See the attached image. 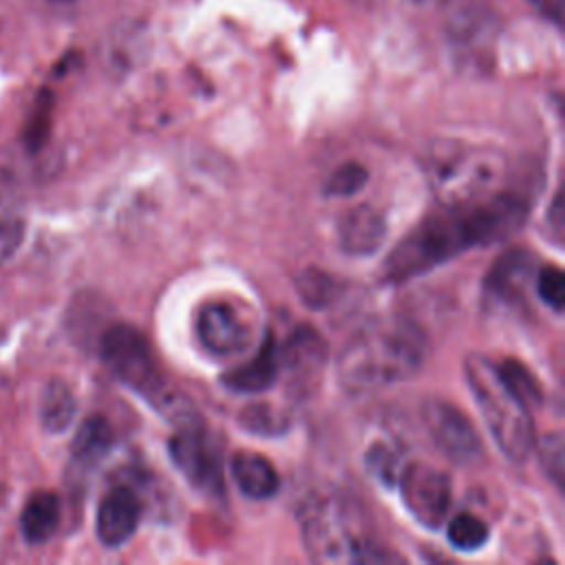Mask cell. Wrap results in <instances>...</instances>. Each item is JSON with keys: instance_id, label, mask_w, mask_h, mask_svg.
Segmentation results:
<instances>
[{"instance_id": "1", "label": "cell", "mask_w": 565, "mask_h": 565, "mask_svg": "<svg viewBox=\"0 0 565 565\" xmlns=\"http://www.w3.org/2000/svg\"><path fill=\"white\" fill-rule=\"evenodd\" d=\"M428 358V340L411 318H382L358 331L340 351L338 375L349 391H371L415 377Z\"/></svg>"}, {"instance_id": "2", "label": "cell", "mask_w": 565, "mask_h": 565, "mask_svg": "<svg viewBox=\"0 0 565 565\" xmlns=\"http://www.w3.org/2000/svg\"><path fill=\"white\" fill-rule=\"evenodd\" d=\"M300 539L316 563L388 561L375 543L364 510L338 490L311 492L298 508Z\"/></svg>"}, {"instance_id": "3", "label": "cell", "mask_w": 565, "mask_h": 565, "mask_svg": "<svg viewBox=\"0 0 565 565\" xmlns=\"http://www.w3.org/2000/svg\"><path fill=\"white\" fill-rule=\"evenodd\" d=\"M99 353L119 382L141 393L157 411L172 419L177 428L201 422L192 404L166 386L154 351L137 327L126 322L108 327L99 340Z\"/></svg>"}, {"instance_id": "4", "label": "cell", "mask_w": 565, "mask_h": 565, "mask_svg": "<svg viewBox=\"0 0 565 565\" xmlns=\"http://www.w3.org/2000/svg\"><path fill=\"white\" fill-rule=\"evenodd\" d=\"M463 375L499 450L510 461L523 463L534 448L530 408L505 386L490 358L481 353L466 355Z\"/></svg>"}, {"instance_id": "5", "label": "cell", "mask_w": 565, "mask_h": 565, "mask_svg": "<svg viewBox=\"0 0 565 565\" xmlns=\"http://www.w3.org/2000/svg\"><path fill=\"white\" fill-rule=\"evenodd\" d=\"M430 185L444 207H466L499 192L508 161L494 148L437 143L426 159Z\"/></svg>"}, {"instance_id": "6", "label": "cell", "mask_w": 565, "mask_h": 565, "mask_svg": "<svg viewBox=\"0 0 565 565\" xmlns=\"http://www.w3.org/2000/svg\"><path fill=\"white\" fill-rule=\"evenodd\" d=\"M479 247V234L468 207H446L413 230L384 263V278L404 282L422 276L457 254Z\"/></svg>"}, {"instance_id": "7", "label": "cell", "mask_w": 565, "mask_h": 565, "mask_svg": "<svg viewBox=\"0 0 565 565\" xmlns=\"http://www.w3.org/2000/svg\"><path fill=\"white\" fill-rule=\"evenodd\" d=\"M168 448L174 466L194 488L212 497L225 492L221 455L201 422L177 428Z\"/></svg>"}, {"instance_id": "8", "label": "cell", "mask_w": 565, "mask_h": 565, "mask_svg": "<svg viewBox=\"0 0 565 565\" xmlns=\"http://www.w3.org/2000/svg\"><path fill=\"white\" fill-rule=\"evenodd\" d=\"M399 494L411 516L428 530H439L448 516L452 490L450 479L435 466L413 461L397 475Z\"/></svg>"}, {"instance_id": "9", "label": "cell", "mask_w": 565, "mask_h": 565, "mask_svg": "<svg viewBox=\"0 0 565 565\" xmlns=\"http://www.w3.org/2000/svg\"><path fill=\"white\" fill-rule=\"evenodd\" d=\"M422 419L437 448L457 463H470L481 455V441L472 422L450 402L428 397L422 404Z\"/></svg>"}, {"instance_id": "10", "label": "cell", "mask_w": 565, "mask_h": 565, "mask_svg": "<svg viewBox=\"0 0 565 565\" xmlns=\"http://www.w3.org/2000/svg\"><path fill=\"white\" fill-rule=\"evenodd\" d=\"M196 338L214 355H234L249 347L252 329L227 302H207L196 313Z\"/></svg>"}, {"instance_id": "11", "label": "cell", "mask_w": 565, "mask_h": 565, "mask_svg": "<svg viewBox=\"0 0 565 565\" xmlns=\"http://www.w3.org/2000/svg\"><path fill=\"white\" fill-rule=\"evenodd\" d=\"M280 371H287L298 391L307 388L327 360V344L311 327H298L280 347Z\"/></svg>"}, {"instance_id": "12", "label": "cell", "mask_w": 565, "mask_h": 565, "mask_svg": "<svg viewBox=\"0 0 565 565\" xmlns=\"http://www.w3.org/2000/svg\"><path fill=\"white\" fill-rule=\"evenodd\" d=\"M139 519L141 503L137 494L126 486H117L99 501L95 530L106 547H119L135 534Z\"/></svg>"}, {"instance_id": "13", "label": "cell", "mask_w": 565, "mask_h": 565, "mask_svg": "<svg viewBox=\"0 0 565 565\" xmlns=\"http://www.w3.org/2000/svg\"><path fill=\"white\" fill-rule=\"evenodd\" d=\"M386 238V218L380 210L362 203L347 210L338 221V243L351 256H369Z\"/></svg>"}, {"instance_id": "14", "label": "cell", "mask_w": 565, "mask_h": 565, "mask_svg": "<svg viewBox=\"0 0 565 565\" xmlns=\"http://www.w3.org/2000/svg\"><path fill=\"white\" fill-rule=\"evenodd\" d=\"M532 276L534 256L525 249H508L492 263L486 276V291L499 302L514 305L523 298Z\"/></svg>"}, {"instance_id": "15", "label": "cell", "mask_w": 565, "mask_h": 565, "mask_svg": "<svg viewBox=\"0 0 565 565\" xmlns=\"http://www.w3.org/2000/svg\"><path fill=\"white\" fill-rule=\"evenodd\" d=\"M280 375V353L271 333L265 335L260 349L245 364L227 371L221 382L234 393L267 391Z\"/></svg>"}, {"instance_id": "16", "label": "cell", "mask_w": 565, "mask_h": 565, "mask_svg": "<svg viewBox=\"0 0 565 565\" xmlns=\"http://www.w3.org/2000/svg\"><path fill=\"white\" fill-rule=\"evenodd\" d=\"M232 477L238 490L249 499H269L280 488V477L274 463L252 450H241L232 457Z\"/></svg>"}, {"instance_id": "17", "label": "cell", "mask_w": 565, "mask_h": 565, "mask_svg": "<svg viewBox=\"0 0 565 565\" xmlns=\"http://www.w3.org/2000/svg\"><path fill=\"white\" fill-rule=\"evenodd\" d=\"M60 499L55 492L42 490L29 497V501L22 508L20 514V527H22V536L31 543V545H40L46 543L57 525H60Z\"/></svg>"}, {"instance_id": "18", "label": "cell", "mask_w": 565, "mask_h": 565, "mask_svg": "<svg viewBox=\"0 0 565 565\" xmlns=\"http://www.w3.org/2000/svg\"><path fill=\"white\" fill-rule=\"evenodd\" d=\"M113 441H115V435L108 419L102 415H90L79 424L73 437V446H71L73 459L79 463H95L110 450Z\"/></svg>"}, {"instance_id": "19", "label": "cell", "mask_w": 565, "mask_h": 565, "mask_svg": "<svg viewBox=\"0 0 565 565\" xmlns=\"http://www.w3.org/2000/svg\"><path fill=\"white\" fill-rule=\"evenodd\" d=\"M75 411H77V406H75L73 391L60 380L49 382L42 393V406H40L42 426L49 433H62L71 426Z\"/></svg>"}, {"instance_id": "20", "label": "cell", "mask_w": 565, "mask_h": 565, "mask_svg": "<svg viewBox=\"0 0 565 565\" xmlns=\"http://www.w3.org/2000/svg\"><path fill=\"white\" fill-rule=\"evenodd\" d=\"M497 371L501 375V380L505 382V386L527 406L534 408L543 402V388L539 384V380L534 377V373L521 364L519 360L505 358L501 364H497Z\"/></svg>"}, {"instance_id": "21", "label": "cell", "mask_w": 565, "mask_h": 565, "mask_svg": "<svg viewBox=\"0 0 565 565\" xmlns=\"http://www.w3.org/2000/svg\"><path fill=\"white\" fill-rule=\"evenodd\" d=\"M24 230L26 218L18 201H13L9 194H0V263L9 260L18 252Z\"/></svg>"}, {"instance_id": "22", "label": "cell", "mask_w": 565, "mask_h": 565, "mask_svg": "<svg viewBox=\"0 0 565 565\" xmlns=\"http://www.w3.org/2000/svg\"><path fill=\"white\" fill-rule=\"evenodd\" d=\"M446 536L448 543L461 552H475L479 547H483L490 539V527L475 514H457L455 519H450L448 527H446Z\"/></svg>"}, {"instance_id": "23", "label": "cell", "mask_w": 565, "mask_h": 565, "mask_svg": "<svg viewBox=\"0 0 565 565\" xmlns=\"http://www.w3.org/2000/svg\"><path fill=\"white\" fill-rule=\"evenodd\" d=\"M296 291L309 309H324L335 298V280L322 269L309 267L296 278Z\"/></svg>"}, {"instance_id": "24", "label": "cell", "mask_w": 565, "mask_h": 565, "mask_svg": "<svg viewBox=\"0 0 565 565\" xmlns=\"http://www.w3.org/2000/svg\"><path fill=\"white\" fill-rule=\"evenodd\" d=\"M287 424L289 419L271 404H249L241 413V426L256 435H280Z\"/></svg>"}, {"instance_id": "25", "label": "cell", "mask_w": 565, "mask_h": 565, "mask_svg": "<svg viewBox=\"0 0 565 565\" xmlns=\"http://www.w3.org/2000/svg\"><path fill=\"white\" fill-rule=\"evenodd\" d=\"M369 181V170L360 163L340 166L324 183L327 196H351L360 192Z\"/></svg>"}, {"instance_id": "26", "label": "cell", "mask_w": 565, "mask_h": 565, "mask_svg": "<svg viewBox=\"0 0 565 565\" xmlns=\"http://www.w3.org/2000/svg\"><path fill=\"white\" fill-rule=\"evenodd\" d=\"M539 461L543 472L550 481H554L556 488H563V463H565V441L563 435L550 433L539 444Z\"/></svg>"}, {"instance_id": "27", "label": "cell", "mask_w": 565, "mask_h": 565, "mask_svg": "<svg viewBox=\"0 0 565 565\" xmlns=\"http://www.w3.org/2000/svg\"><path fill=\"white\" fill-rule=\"evenodd\" d=\"M536 294L554 311H563L565 305V276L558 267L547 265L536 274Z\"/></svg>"}, {"instance_id": "28", "label": "cell", "mask_w": 565, "mask_h": 565, "mask_svg": "<svg viewBox=\"0 0 565 565\" xmlns=\"http://www.w3.org/2000/svg\"><path fill=\"white\" fill-rule=\"evenodd\" d=\"M366 466L384 486H393L397 481V459L388 448L373 446L366 455Z\"/></svg>"}, {"instance_id": "29", "label": "cell", "mask_w": 565, "mask_h": 565, "mask_svg": "<svg viewBox=\"0 0 565 565\" xmlns=\"http://www.w3.org/2000/svg\"><path fill=\"white\" fill-rule=\"evenodd\" d=\"M552 221H554V232L561 234L563 232V205H561V194L554 199V205H552Z\"/></svg>"}, {"instance_id": "30", "label": "cell", "mask_w": 565, "mask_h": 565, "mask_svg": "<svg viewBox=\"0 0 565 565\" xmlns=\"http://www.w3.org/2000/svg\"><path fill=\"white\" fill-rule=\"evenodd\" d=\"M536 7L545 9L547 13L554 15V20H558V13H561V0H534Z\"/></svg>"}, {"instance_id": "31", "label": "cell", "mask_w": 565, "mask_h": 565, "mask_svg": "<svg viewBox=\"0 0 565 565\" xmlns=\"http://www.w3.org/2000/svg\"><path fill=\"white\" fill-rule=\"evenodd\" d=\"M413 2H419V4H435V2H444V0H413Z\"/></svg>"}, {"instance_id": "32", "label": "cell", "mask_w": 565, "mask_h": 565, "mask_svg": "<svg viewBox=\"0 0 565 565\" xmlns=\"http://www.w3.org/2000/svg\"><path fill=\"white\" fill-rule=\"evenodd\" d=\"M55 2H71V0H55Z\"/></svg>"}]
</instances>
